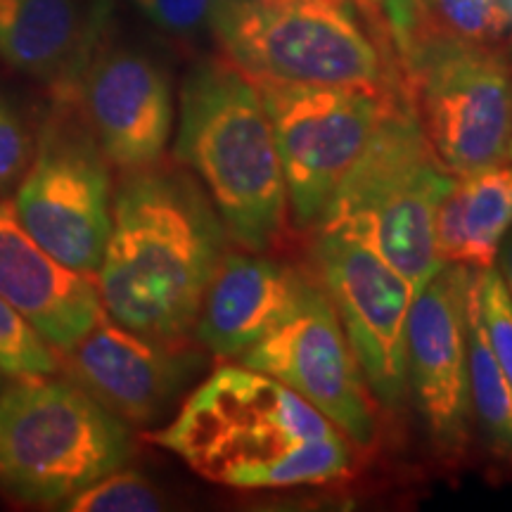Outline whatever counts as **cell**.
Segmentation results:
<instances>
[{
	"instance_id": "cell-1",
	"label": "cell",
	"mask_w": 512,
	"mask_h": 512,
	"mask_svg": "<svg viewBox=\"0 0 512 512\" xmlns=\"http://www.w3.org/2000/svg\"><path fill=\"white\" fill-rule=\"evenodd\" d=\"M230 247L209 195L181 164L124 171L95 271L105 313L157 342H192L204 292Z\"/></svg>"
},
{
	"instance_id": "cell-2",
	"label": "cell",
	"mask_w": 512,
	"mask_h": 512,
	"mask_svg": "<svg viewBox=\"0 0 512 512\" xmlns=\"http://www.w3.org/2000/svg\"><path fill=\"white\" fill-rule=\"evenodd\" d=\"M150 441L230 489L325 486L351 477L354 444L283 382L242 363L211 370Z\"/></svg>"
},
{
	"instance_id": "cell-3",
	"label": "cell",
	"mask_w": 512,
	"mask_h": 512,
	"mask_svg": "<svg viewBox=\"0 0 512 512\" xmlns=\"http://www.w3.org/2000/svg\"><path fill=\"white\" fill-rule=\"evenodd\" d=\"M174 157L200 181L233 245L271 252L283 240L290 209L271 117L259 86L221 53L185 74Z\"/></svg>"
},
{
	"instance_id": "cell-4",
	"label": "cell",
	"mask_w": 512,
	"mask_h": 512,
	"mask_svg": "<svg viewBox=\"0 0 512 512\" xmlns=\"http://www.w3.org/2000/svg\"><path fill=\"white\" fill-rule=\"evenodd\" d=\"M214 41L254 83L406 91L380 0H223Z\"/></svg>"
},
{
	"instance_id": "cell-5",
	"label": "cell",
	"mask_w": 512,
	"mask_h": 512,
	"mask_svg": "<svg viewBox=\"0 0 512 512\" xmlns=\"http://www.w3.org/2000/svg\"><path fill=\"white\" fill-rule=\"evenodd\" d=\"M453 178L401 91L389 98L366 150L316 228L344 230L366 242L420 292L444 266L434 242V216Z\"/></svg>"
},
{
	"instance_id": "cell-6",
	"label": "cell",
	"mask_w": 512,
	"mask_h": 512,
	"mask_svg": "<svg viewBox=\"0 0 512 512\" xmlns=\"http://www.w3.org/2000/svg\"><path fill=\"white\" fill-rule=\"evenodd\" d=\"M131 425L69 377H22L0 389V491L60 505L133 456Z\"/></svg>"
},
{
	"instance_id": "cell-7",
	"label": "cell",
	"mask_w": 512,
	"mask_h": 512,
	"mask_svg": "<svg viewBox=\"0 0 512 512\" xmlns=\"http://www.w3.org/2000/svg\"><path fill=\"white\" fill-rule=\"evenodd\" d=\"M112 174L72 95H57L34 157L17 185L24 228L57 261L95 275L112 228Z\"/></svg>"
},
{
	"instance_id": "cell-8",
	"label": "cell",
	"mask_w": 512,
	"mask_h": 512,
	"mask_svg": "<svg viewBox=\"0 0 512 512\" xmlns=\"http://www.w3.org/2000/svg\"><path fill=\"white\" fill-rule=\"evenodd\" d=\"M283 164L287 209L299 230H316L358 162L392 95L363 88L256 83Z\"/></svg>"
},
{
	"instance_id": "cell-9",
	"label": "cell",
	"mask_w": 512,
	"mask_h": 512,
	"mask_svg": "<svg viewBox=\"0 0 512 512\" xmlns=\"http://www.w3.org/2000/svg\"><path fill=\"white\" fill-rule=\"evenodd\" d=\"M311 268L335 306L377 411L399 413L408 401L406 328L418 292L344 230H313Z\"/></svg>"
},
{
	"instance_id": "cell-10",
	"label": "cell",
	"mask_w": 512,
	"mask_h": 512,
	"mask_svg": "<svg viewBox=\"0 0 512 512\" xmlns=\"http://www.w3.org/2000/svg\"><path fill=\"white\" fill-rule=\"evenodd\" d=\"M406 95L453 176L510 162L512 64L505 50H453L403 74Z\"/></svg>"
},
{
	"instance_id": "cell-11",
	"label": "cell",
	"mask_w": 512,
	"mask_h": 512,
	"mask_svg": "<svg viewBox=\"0 0 512 512\" xmlns=\"http://www.w3.org/2000/svg\"><path fill=\"white\" fill-rule=\"evenodd\" d=\"M309 401L356 448L375 446L380 420L335 306L313 268L290 316L238 358Z\"/></svg>"
},
{
	"instance_id": "cell-12",
	"label": "cell",
	"mask_w": 512,
	"mask_h": 512,
	"mask_svg": "<svg viewBox=\"0 0 512 512\" xmlns=\"http://www.w3.org/2000/svg\"><path fill=\"white\" fill-rule=\"evenodd\" d=\"M475 271L463 264H444L415 294L408 313V401L444 460L463 458L472 434L467 294Z\"/></svg>"
},
{
	"instance_id": "cell-13",
	"label": "cell",
	"mask_w": 512,
	"mask_h": 512,
	"mask_svg": "<svg viewBox=\"0 0 512 512\" xmlns=\"http://www.w3.org/2000/svg\"><path fill=\"white\" fill-rule=\"evenodd\" d=\"M74 98L114 169L159 164L174 136V86L157 57L128 43H107L88 53Z\"/></svg>"
},
{
	"instance_id": "cell-14",
	"label": "cell",
	"mask_w": 512,
	"mask_h": 512,
	"mask_svg": "<svg viewBox=\"0 0 512 512\" xmlns=\"http://www.w3.org/2000/svg\"><path fill=\"white\" fill-rule=\"evenodd\" d=\"M64 377L126 425H155L204 366L190 342L166 344L102 316L79 342L57 351Z\"/></svg>"
},
{
	"instance_id": "cell-15",
	"label": "cell",
	"mask_w": 512,
	"mask_h": 512,
	"mask_svg": "<svg viewBox=\"0 0 512 512\" xmlns=\"http://www.w3.org/2000/svg\"><path fill=\"white\" fill-rule=\"evenodd\" d=\"M306 273L268 252L228 247L197 313V347L214 361H238L290 316Z\"/></svg>"
},
{
	"instance_id": "cell-16",
	"label": "cell",
	"mask_w": 512,
	"mask_h": 512,
	"mask_svg": "<svg viewBox=\"0 0 512 512\" xmlns=\"http://www.w3.org/2000/svg\"><path fill=\"white\" fill-rule=\"evenodd\" d=\"M0 297L55 351L72 347L107 316L95 275L64 266L38 245L8 200H0Z\"/></svg>"
},
{
	"instance_id": "cell-17",
	"label": "cell",
	"mask_w": 512,
	"mask_h": 512,
	"mask_svg": "<svg viewBox=\"0 0 512 512\" xmlns=\"http://www.w3.org/2000/svg\"><path fill=\"white\" fill-rule=\"evenodd\" d=\"M98 24L100 12L83 0H0V60L74 95Z\"/></svg>"
},
{
	"instance_id": "cell-18",
	"label": "cell",
	"mask_w": 512,
	"mask_h": 512,
	"mask_svg": "<svg viewBox=\"0 0 512 512\" xmlns=\"http://www.w3.org/2000/svg\"><path fill=\"white\" fill-rule=\"evenodd\" d=\"M403 74L453 50H505L512 36L501 0H380Z\"/></svg>"
},
{
	"instance_id": "cell-19",
	"label": "cell",
	"mask_w": 512,
	"mask_h": 512,
	"mask_svg": "<svg viewBox=\"0 0 512 512\" xmlns=\"http://www.w3.org/2000/svg\"><path fill=\"white\" fill-rule=\"evenodd\" d=\"M512 230V164L498 162L456 176L434 216L441 264L491 268Z\"/></svg>"
},
{
	"instance_id": "cell-20",
	"label": "cell",
	"mask_w": 512,
	"mask_h": 512,
	"mask_svg": "<svg viewBox=\"0 0 512 512\" xmlns=\"http://www.w3.org/2000/svg\"><path fill=\"white\" fill-rule=\"evenodd\" d=\"M467 375L472 425L498 458L512 463V387L479 313L477 271L467 294Z\"/></svg>"
},
{
	"instance_id": "cell-21",
	"label": "cell",
	"mask_w": 512,
	"mask_h": 512,
	"mask_svg": "<svg viewBox=\"0 0 512 512\" xmlns=\"http://www.w3.org/2000/svg\"><path fill=\"white\" fill-rule=\"evenodd\" d=\"M55 349L27 318L0 297V375L10 380L55 375Z\"/></svg>"
},
{
	"instance_id": "cell-22",
	"label": "cell",
	"mask_w": 512,
	"mask_h": 512,
	"mask_svg": "<svg viewBox=\"0 0 512 512\" xmlns=\"http://www.w3.org/2000/svg\"><path fill=\"white\" fill-rule=\"evenodd\" d=\"M57 508L67 512H152L164 510V498L150 479L124 465L76 491Z\"/></svg>"
},
{
	"instance_id": "cell-23",
	"label": "cell",
	"mask_w": 512,
	"mask_h": 512,
	"mask_svg": "<svg viewBox=\"0 0 512 512\" xmlns=\"http://www.w3.org/2000/svg\"><path fill=\"white\" fill-rule=\"evenodd\" d=\"M133 10L159 34L174 41H200L214 38L216 15L223 0H128Z\"/></svg>"
},
{
	"instance_id": "cell-24",
	"label": "cell",
	"mask_w": 512,
	"mask_h": 512,
	"mask_svg": "<svg viewBox=\"0 0 512 512\" xmlns=\"http://www.w3.org/2000/svg\"><path fill=\"white\" fill-rule=\"evenodd\" d=\"M479 313L512 387V302L496 266L477 271Z\"/></svg>"
},
{
	"instance_id": "cell-25",
	"label": "cell",
	"mask_w": 512,
	"mask_h": 512,
	"mask_svg": "<svg viewBox=\"0 0 512 512\" xmlns=\"http://www.w3.org/2000/svg\"><path fill=\"white\" fill-rule=\"evenodd\" d=\"M34 157V138L27 121L8 100L0 98V195L15 190Z\"/></svg>"
},
{
	"instance_id": "cell-26",
	"label": "cell",
	"mask_w": 512,
	"mask_h": 512,
	"mask_svg": "<svg viewBox=\"0 0 512 512\" xmlns=\"http://www.w3.org/2000/svg\"><path fill=\"white\" fill-rule=\"evenodd\" d=\"M494 266H496V271L501 273L503 285H505V290H508L510 302H512V230L505 235L503 245H501V249H498Z\"/></svg>"
},
{
	"instance_id": "cell-27",
	"label": "cell",
	"mask_w": 512,
	"mask_h": 512,
	"mask_svg": "<svg viewBox=\"0 0 512 512\" xmlns=\"http://www.w3.org/2000/svg\"><path fill=\"white\" fill-rule=\"evenodd\" d=\"M501 5H503L505 15H508V19H510V29H512V0H501Z\"/></svg>"
},
{
	"instance_id": "cell-28",
	"label": "cell",
	"mask_w": 512,
	"mask_h": 512,
	"mask_svg": "<svg viewBox=\"0 0 512 512\" xmlns=\"http://www.w3.org/2000/svg\"><path fill=\"white\" fill-rule=\"evenodd\" d=\"M0 389H3V375H0Z\"/></svg>"
},
{
	"instance_id": "cell-29",
	"label": "cell",
	"mask_w": 512,
	"mask_h": 512,
	"mask_svg": "<svg viewBox=\"0 0 512 512\" xmlns=\"http://www.w3.org/2000/svg\"><path fill=\"white\" fill-rule=\"evenodd\" d=\"M510 162H512V145H510Z\"/></svg>"
}]
</instances>
